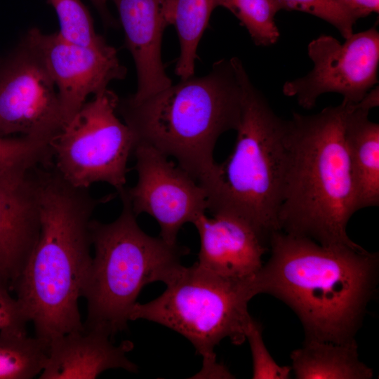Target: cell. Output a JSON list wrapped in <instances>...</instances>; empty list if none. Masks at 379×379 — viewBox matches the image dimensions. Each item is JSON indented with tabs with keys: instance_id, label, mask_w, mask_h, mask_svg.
<instances>
[{
	"instance_id": "6da1fadb",
	"label": "cell",
	"mask_w": 379,
	"mask_h": 379,
	"mask_svg": "<svg viewBox=\"0 0 379 379\" xmlns=\"http://www.w3.org/2000/svg\"><path fill=\"white\" fill-rule=\"evenodd\" d=\"M270 256L254 278L257 295L267 293L298 316L305 340L344 343L355 340L375 295L379 254L361 246H325L272 232Z\"/></svg>"
},
{
	"instance_id": "7a4b0ae2",
	"label": "cell",
	"mask_w": 379,
	"mask_h": 379,
	"mask_svg": "<svg viewBox=\"0 0 379 379\" xmlns=\"http://www.w3.org/2000/svg\"><path fill=\"white\" fill-rule=\"evenodd\" d=\"M40 232L21 273L11 286L36 336L50 343L84 329L78 307L92 261L90 222L113 194L94 197L72 185L53 164L36 167Z\"/></svg>"
},
{
	"instance_id": "3957f363",
	"label": "cell",
	"mask_w": 379,
	"mask_h": 379,
	"mask_svg": "<svg viewBox=\"0 0 379 379\" xmlns=\"http://www.w3.org/2000/svg\"><path fill=\"white\" fill-rule=\"evenodd\" d=\"M350 102L286 120V168L280 230L325 246L358 247L347 233L359 210L345 137Z\"/></svg>"
},
{
	"instance_id": "277c9868",
	"label": "cell",
	"mask_w": 379,
	"mask_h": 379,
	"mask_svg": "<svg viewBox=\"0 0 379 379\" xmlns=\"http://www.w3.org/2000/svg\"><path fill=\"white\" fill-rule=\"evenodd\" d=\"M242 65L236 57L221 59L205 76L181 79L138 102L119 99L117 112L131 129L135 145H149L174 158L201 185L216 164L218 140L239 126Z\"/></svg>"
},
{
	"instance_id": "5b68a950",
	"label": "cell",
	"mask_w": 379,
	"mask_h": 379,
	"mask_svg": "<svg viewBox=\"0 0 379 379\" xmlns=\"http://www.w3.org/2000/svg\"><path fill=\"white\" fill-rule=\"evenodd\" d=\"M241 119L232 153L215 164L201 186L211 215L227 214L251 225L267 243L280 230L278 212L286 168V120L240 69Z\"/></svg>"
},
{
	"instance_id": "8992f818",
	"label": "cell",
	"mask_w": 379,
	"mask_h": 379,
	"mask_svg": "<svg viewBox=\"0 0 379 379\" xmlns=\"http://www.w3.org/2000/svg\"><path fill=\"white\" fill-rule=\"evenodd\" d=\"M118 195L122 209L116 220L90 222L95 253L81 295L87 303L84 328L111 338L126 329L141 290L155 281L167 284L190 251L146 234L137 222L126 188Z\"/></svg>"
},
{
	"instance_id": "52a82bcc",
	"label": "cell",
	"mask_w": 379,
	"mask_h": 379,
	"mask_svg": "<svg viewBox=\"0 0 379 379\" xmlns=\"http://www.w3.org/2000/svg\"><path fill=\"white\" fill-rule=\"evenodd\" d=\"M255 277L232 279L208 272L196 262L182 265L161 295L147 303H135L130 320L153 321L186 338L203 358L202 369L196 376L234 378L217 361L214 349L225 338L234 345L245 341L252 319L248 305L257 295Z\"/></svg>"
},
{
	"instance_id": "ba28073f",
	"label": "cell",
	"mask_w": 379,
	"mask_h": 379,
	"mask_svg": "<svg viewBox=\"0 0 379 379\" xmlns=\"http://www.w3.org/2000/svg\"><path fill=\"white\" fill-rule=\"evenodd\" d=\"M93 96L51 141L53 164L74 187L88 189L105 182L119 194L126 188L135 141L117 116V95L107 88Z\"/></svg>"
},
{
	"instance_id": "9c48e42d",
	"label": "cell",
	"mask_w": 379,
	"mask_h": 379,
	"mask_svg": "<svg viewBox=\"0 0 379 379\" xmlns=\"http://www.w3.org/2000/svg\"><path fill=\"white\" fill-rule=\"evenodd\" d=\"M307 50L313 68L282 88L286 96L295 98L304 109L313 108L318 98L327 93H339L343 100L357 103L378 83L379 32L375 26L353 33L343 43L320 35Z\"/></svg>"
},
{
	"instance_id": "30bf717a",
	"label": "cell",
	"mask_w": 379,
	"mask_h": 379,
	"mask_svg": "<svg viewBox=\"0 0 379 379\" xmlns=\"http://www.w3.org/2000/svg\"><path fill=\"white\" fill-rule=\"evenodd\" d=\"M64 124L55 84L25 36L0 58V137L51 141Z\"/></svg>"
},
{
	"instance_id": "8fae6325",
	"label": "cell",
	"mask_w": 379,
	"mask_h": 379,
	"mask_svg": "<svg viewBox=\"0 0 379 379\" xmlns=\"http://www.w3.org/2000/svg\"><path fill=\"white\" fill-rule=\"evenodd\" d=\"M133 154L138 179L126 187L132 209L138 216L147 213L160 227L159 237L170 244L186 223L208 211L204 189L183 168L157 149L138 144Z\"/></svg>"
},
{
	"instance_id": "7c38bea8",
	"label": "cell",
	"mask_w": 379,
	"mask_h": 379,
	"mask_svg": "<svg viewBox=\"0 0 379 379\" xmlns=\"http://www.w3.org/2000/svg\"><path fill=\"white\" fill-rule=\"evenodd\" d=\"M25 37L55 84L65 124L90 95L102 92L111 81L126 76L116 48L105 38L95 44H81L65 39L58 31L46 34L36 27L28 30Z\"/></svg>"
},
{
	"instance_id": "4fadbf2b",
	"label": "cell",
	"mask_w": 379,
	"mask_h": 379,
	"mask_svg": "<svg viewBox=\"0 0 379 379\" xmlns=\"http://www.w3.org/2000/svg\"><path fill=\"white\" fill-rule=\"evenodd\" d=\"M192 224L200 240L198 261L204 270L232 279L253 278L263 265L268 244L247 222L227 214L206 213Z\"/></svg>"
},
{
	"instance_id": "5bb4252c",
	"label": "cell",
	"mask_w": 379,
	"mask_h": 379,
	"mask_svg": "<svg viewBox=\"0 0 379 379\" xmlns=\"http://www.w3.org/2000/svg\"><path fill=\"white\" fill-rule=\"evenodd\" d=\"M137 72L135 93L128 98L140 101L172 85L161 58L163 33L168 26V0H112Z\"/></svg>"
},
{
	"instance_id": "9a60e30c",
	"label": "cell",
	"mask_w": 379,
	"mask_h": 379,
	"mask_svg": "<svg viewBox=\"0 0 379 379\" xmlns=\"http://www.w3.org/2000/svg\"><path fill=\"white\" fill-rule=\"evenodd\" d=\"M133 348L131 341L118 345L106 333L82 329L52 340L41 379L95 378L101 373L121 368L136 373L138 366L127 357Z\"/></svg>"
},
{
	"instance_id": "2e32d148",
	"label": "cell",
	"mask_w": 379,
	"mask_h": 379,
	"mask_svg": "<svg viewBox=\"0 0 379 379\" xmlns=\"http://www.w3.org/2000/svg\"><path fill=\"white\" fill-rule=\"evenodd\" d=\"M34 170L21 184L0 187V275L10 286L21 273L39 235Z\"/></svg>"
},
{
	"instance_id": "e0dca14e",
	"label": "cell",
	"mask_w": 379,
	"mask_h": 379,
	"mask_svg": "<svg viewBox=\"0 0 379 379\" xmlns=\"http://www.w3.org/2000/svg\"><path fill=\"white\" fill-rule=\"evenodd\" d=\"M364 100L349 104L345 137L359 210L379 204V124L368 118Z\"/></svg>"
},
{
	"instance_id": "ac0fdd59",
	"label": "cell",
	"mask_w": 379,
	"mask_h": 379,
	"mask_svg": "<svg viewBox=\"0 0 379 379\" xmlns=\"http://www.w3.org/2000/svg\"><path fill=\"white\" fill-rule=\"evenodd\" d=\"M297 379H371L373 371L359 359L356 340L334 343L305 340L291 354Z\"/></svg>"
},
{
	"instance_id": "d6986e66",
	"label": "cell",
	"mask_w": 379,
	"mask_h": 379,
	"mask_svg": "<svg viewBox=\"0 0 379 379\" xmlns=\"http://www.w3.org/2000/svg\"><path fill=\"white\" fill-rule=\"evenodd\" d=\"M223 4L224 0H168L166 18L178 34L180 51L175 73L181 79L194 75L199 41L212 12Z\"/></svg>"
},
{
	"instance_id": "ffe728a7",
	"label": "cell",
	"mask_w": 379,
	"mask_h": 379,
	"mask_svg": "<svg viewBox=\"0 0 379 379\" xmlns=\"http://www.w3.org/2000/svg\"><path fill=\"white\" fill-rule=\"evenodd\" d=\"M49 343L29 337L26 328L0 330V379H30L43 371Z\"/></svg>"
},
{
	"instance_id": "44dd1931",
	"label": "cell",
	"mask_w": 379,
	"mask_h": 379,
	"mask_svg": "<svg viewBox=\"0 0 379 379\" xmlns=\"http://www.w3.org/2000/svg\"><path fill=\"white\" fill-rule=\"evenodd\" d=\"M52 163L51 141L27 135L0 137V187L17 186L35 168Z\"/></svg>"
},
{
	"instance_id": "7402d4cb",
	"label": "cell",
	"mask_w": 379,
	"mask_h": 379,
	"mask_svg": "<svg viewBox=\"0 0 379 379\" xmlns=\"http://www.w3.org/2000/svg\"><path fill=\"white\" fill-rule=\"evenodd\" d=\"M223 8L239 20L255 45L269 46L278 41L275 16L279 11L273 0H224Z\"/></svg>"
},
{
	"instance_id": "603a6c76",
	"label": "cell",
	"mask_w": 379,
	"mask_h": 379,
	"mask_svg": "<svg viewBox=\"0 0 379 379\" xmlns=\"http://www.w3.org/2000/svg\"><path fill=\"white\" fill-rule=\"evenodd\" d=\"M278 11H298L316 16L333 25L345 39L354 33L359 19L345 0H273Z\"/></svg>"
},
{
	"instance_id": "cb8c5ba5",
	"label": "cell",
	"mask_w": 379,
	"mask_h": 379,
	"mask_svg": "<svg viewBox=\"0 0 379 379\" xmlns=\"http://www.w3.org/2000/svg\"><path fill=\"white\" fill-rule=\"evenodd\" d=\"M58 16V32L78 44H91L104 37L95 31L90 12L81 0H48Z\"/></svg>"
},
{
	"instance_id": "d4e9b609",
	"label": "cell",
	"mask_w": 379,
	"mask_h": 379,
	"mask_svg": "<svg viewBox=\"0 0 379 379\" xmlns=\"http://www.w3.org/2000/svg\"><path fill=\"white\" fill-rule=\"evenodd\" d=\"M252 356L253 379H288L291 368L280 366L268 352L262 338L261 325L253 318L251 319L246 332Z\"/></svg>"
},
{
	"instance_id": "484cf974",
	"label": "cell",
	"mask_w": 379,
	"mask_h": 379,
	"mask_svg": "<svg viewBox=\"0 0 379 379\" xmlns=\"http://www.w3.org/2000/svg\"><path fill=\"white\" fill-rule=\"evenodd\" d=\"M11 292L9 281L0 275V330L26 328L29 321L18 300L12 296Z\"/></svg>"
},
{
	"instance_id": "4316f807",
	"label": "cell",
	"mask_w": 379,
	"mask_h": 379,
	"mask_svg": "<svg viewBox=\"0 0 379 379\" xmlns=\"http://www.w3.org/2000/svg\"><path fill=\"white\" fill-rule=\"evenodd\" d=\"M360 18L379 12V0H345Z\"/></svg>"
},
{
	"instance_id": "83f0119b",
	"label": "cell",
	"mask_w": 379,
	"mask_h": 379,
	"mask_svg": "<svg viewBox=\"0 0 379 379\" xmlns=\"http://www.w3.org/2000/svg\"><path fill=\"white\" fill-rule=\"evenodd\" d=\"M99 13L105 25L109 27H117L118 22L112 17L108 10L107 3L108 0H90Z\"/></svg>"
}]
</instances>
